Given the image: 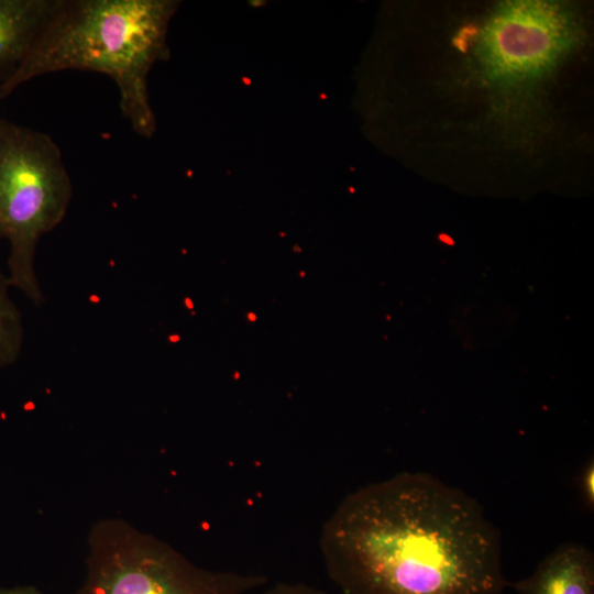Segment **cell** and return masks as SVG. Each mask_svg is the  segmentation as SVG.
I'll list each match as a JSON object with an SVG mask.
<instances>
[{
  "instance_id": "cell-5",
  "label": "cell",
  "mask_w": 594,
  "mask_h": 594,
  "mask_svg": "<svg viewBox=\"0 0 594 594\" xmlns=\"http://www.w3.org/2000/svg\"><path fill=\"white\" fill-rule=\"evenodd\" d=\"M507 585L518 594H594V554L583 543H562L531 575Z\"/></svg>"
},
{
  "instance_id": "cell-3",
  "label": "cell",
  "mask_w": 594,
  "mask_h": 594,
  "mask_svg": "<svg viewBox=\"0 0 594 594\" xmlns=\"http://www.w3.org/2000/svg\"><path fill=\"white\" fill-rule=\"evenodd\" d=\"M72 196L55 141L0 118V240L9 244L7 276L36 306L44 300L35 272L37 244L64 220Z\"/></svg>"
},
{
  "instance_id": "cell-6",
  "label": "cell",
  "mask_w": 594,
  "mask_h": 594,
  "mask_svg": "<svg viewBox=\"0 0 594 594\" xmlns=\"http://www.w3.org/2000/svg\"><path fill=\"white\" fill-rule=\"evenodd\" d=\"M61 0H0V87L15 74Z\"/></svg>"
},
{
  "instance_id": "cell-7",
  "label": "cell",
  "mask_w": 594,
  "mask_h": 594,
  "mask_svg": "<svg viewBox=\"0 0 594 594\" xmlns=\"http://www.w3.org/2000/svg\"><path fill=\"white\" fill-rule=\"evenodd\" d=\"M10 287L8 276L0 270V370L16 362L24 342L22 316L10 296Z\"/></svg>"
},
{
  "instance_id": "cell-4",
  "label": "cell",
  "mask_w": 594,
  "mask_h": 594,
  "mask_svg": "<svg viewBox=\"0 0 594 594\" xmlns=\"http://www.w3.org/2000/svg\"><path fill=\"white\" fill-rule=\"evenodd\" d=\"M87 544L86 576L75 594H245L266 583L262 575L201 568L118 518L96 522Z\"/></svg>"
},
{
  "instance_id": "cell-9",
  "label": "cell",
  "mask_w": 594,
  "mask_h": 594,
  "mask_svg": "<svg viewBox=\"0 0 594 594\" xmlns=\"http://www.w3.org/2000/svg\"><path fill=\"white\" fill-rule=\"evenodd\" d=\"M262 594H328L304 583H278Z\"/></svg>"
},
{
  "instance_id": "cell-8",
  "label": "cell",
  "mask_w": 594,
  "mask_h": 594,
  "mask_svg": "<svg viewBox=\"0 0 594 594\" xmlns=\"http://www.w3.org/2000/svg\"><path fill=\"white\" fill-rule=\"evenodd\" d=\"M580 492L587 508L594 506V463L587 462L579 476Z\"/></svg>"
},
{
  "instance_id": "cell-10",
  "label": "cell",
  "mask_w": 594,
  "mask_h": 594,
  "mask_svg": "<svg viewBox=\"0 0 594 594\" xmlns=\"http://www.w3.org/2000/svg\"><path fill=\"white\" fill-rule=\"evenodd\" d=\"M0 594H44L41 590L31 586H11V587H0Z\"/></svg>"
},
{
  "instance_id": "cell-1",
  "label": "cell",
  "mask_w": 594,
  "mask_h": 594,
  "mask_svg": "<svg viewBox=\"0 0 594 594\" xmlns=\"http://www.w3.org/2000/svg\"><path fill=\"white\" fill-rule=\"evenodd\" d=\"M344 594H502L497 529L465 492L402 472L345 496L320 536Z\"/></svg>"
},
{
  "instance_id": "cell-2",
  "label": "cell",
  "mask_w": 594,
  "mask_h": 594,
  "mask_svg": "<svg viewBox=\"0 0 594 594\" xmlns=\"http://www.w3.org/2000/svg\"><path fill=\"white\" fill-rule=\"evenodd\" d=\"M168 0H61L0 99L38 76L79 69L107 75L118 87L120 109L132 130L150 138L155 116L147 78L166 57Z\"/></svg>"
}]
</instances>
